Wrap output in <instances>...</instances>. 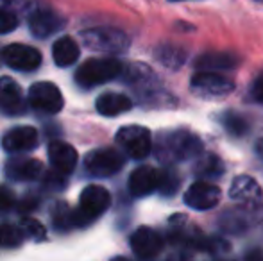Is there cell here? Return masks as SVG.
Listing matches in <instances>:
<instances>
[{
    "mask_svg": "<svg viewBox=\"0 0 263 261\" xmlns=\"http://www.w3.org/2000/svg\"><path fill=\"white\" fill-rule=\"evenodd\" d=\"M22 240H24L22 229L13 227V226L0 227V245H2V247H16V245L22 244Z\"/></svg>",
    "mask_w": 263,
    "mask_h": 261,
    "instance_id": "obj_27",
    "label": "cell"
},
{
    "mask_svg": "<svg viewBox=\"0 0 263 261\" xmlns=\"http://www.w3.org/2000/svg\"><path fill=\"white\" fill-rule=\"evenodd\" d=\"M63 27H65V18L47 7L34 9L29 16V29L36 38H49Z\"/></svg>",
    "mask_w": 263,
    "mask_h": 261,
    "instance_id": "obj_12",
    "label": "cell"
},
{
    "mask_svg": "<svg viewBox=\"0 0 263 261\" xmlns=\"http://www.w3.org/2000/svg\"><path fill=\"white\" fill-rule=\"evenodd\" d=\"M111 204V195L104 186L90 185L83 190L79 197V208L70 211L72 227H84L93 222L97 216L107 211Z\"/></svg>",
    "mask_w": 263,
    "mask_h": 261,
    "instance_id": "obj_2",
    "label": "cell"
},
{
    "mask_svg": "<svg viewBox=\"0 0 263 261\" xmlns=\"http://www.w3.org/2000/svg\"><path fill=\"white\" fill-rule=\"evenodd\" d=\"M258 2H263V0H258Z\"/></svg>",
    "mask_w": 263,
    "mask_h": 261,
    "instance_id": "obj_38",
    "label": "cell"
},
{
    "mask_svg": "<svg viewBox=\"0 0 263 261\" xmlns=\"http://www.w3.org/2000/svg\"><path fill=\"white\" fill-rule=\"evenodd\" d=\"M190 88L202 98H224L233 93L235 83L220 72H202L199 70L190 81Z\"/></svg>",
    "mask_w": 263,
    "mask_h": 261,
    "instance_id": "obj_5",
    "label": "cell"
},
{
    "mask_svg": "<svg viewBox=\"0 0 263 261\" xmlns=\"http://www.w3.org/2000/svg\"><path fill=\"white\" fill-rule=\"evenodd\" d=\"M229 197L236 202H243V204H256L261 200L263 192L256 179L249 177V175H238L233 179L231 186H229Z\"/></svg>",
    "mask_w": 263,
    "mask_h": 261,
    "instance_id": "obj_17",
    "label": "cell"
},
{
    "mask_svg": "<svg viewBox=\"0 0 263 261\" xmlns=\"http://www.w3.org/2000/svg\"><path fill=\"white\" fill-rule=\"evenodd\" d=\"M111 261H131V259H127V258H122V256H118V258H113Z\"/></svg>",
    "mask_w": 263,
    "mask_h": 261,
    "instance_id": "obj_36",
    "label": "cell"
},
{
    "mask_svg": "<svg viewBox=\"0 0 263 261\" xmlns=\"http://www.w3.org/2000/svg\"><path fill=\"white\" fill-rule=\"evenodd\" d=\"M54 226L55 229H68V227H72V224H70V211L66 209L65 204H58V208H55Z\"/></svg>",
    "mask_w": 263,
    "mask_h": 261,
    "instance_id": "obj_30",
    "label": "cell"
},
{
    "mask_svg": "<svg viewBox=\"0 0 263 261\" xmlns=\"http://www.w3.org/2000/svg\"><path fill=\"white\" fill-rule=\"evenodd\" d=\"M81 39L90 50L104 54H122L129 49L131 39L124 31L115 27H93L81 32Z\"/></svg>",
    "mask_w": 263,
    "mask_h": 261,
    "instance_id": "obj_4",
    "label": "cell"
},
{
    "mask_svg": "<svg viewBox=\"0 0 263 261\" xmlns=\"http://www.w3.org/2000/svg\"><path fill=\"white\" fill-rule=\"evenodd\" d=\"M2 57L9 68L18 72H32L42 65V52L34 47L22 45V43L7 45L2 52Z\"/></svg>",
    "mask_w": 263,
    "mask_h": 261,
    "instance_id": "obj_10",
    "label": "cell"
},
{
    "mask_svg": "<svg viewBox=\"0 0 263 261\" xmlns=\"http://www.w3.org/2000/svg\"><path fill=\"white\" fill-rule=\"evenodd\" d=\"M222 198V192L218 186L211 185L208 181H197L184 192V204L195 211H208L218 206Z\"/></svg>",
    "mask_w": 263,
    "mask_h": 261,
    "instance_id": "obj_9",
    "label": "cell"
},
{
    "mask_svg": "<svg viewBox=\"0 0 263 261\" xmlns=\"http://www.w3.org/2000/svg\"><path fill=\"white\" fill-rule=\"evenodd\" d=\"M43 174L40 159H11L6 165V175L13 181H34Z\"/></svg>",
    "mask_w": 263,
    "mask_h": 261,
    "instance_id": "obj_18",
    "label": "cell"
},
{
    "mask_svg": "<svg viewBox=\"0 0 263 261\" xmlns=\"http://www.w3.org/2000/svg\"><path fill=\"white\" fill-rule=\"evenodd\" d=\"M159 185V170L149 165L138 167L129 175V192L135 197H147L158 190Z\"/></svg>",
    "mask_w": 263,
    "mask_h": 261,
    "instance_id": "obj_15",
    "label": "cell"
},
{
    "mask_svg": "<svg viewBox=\"0 0 263 261\" xmlns=\"http://www.w3.org/2000/svg\"><path fill=\"white\" fill-rule=\"evenodd\" d=\"M124 72V66L115 57H95L83 63L76 72V83L81 88H95L109 83Z\"/></svg>",
    "mask_w": 263,
    "mask_h": 261,
    "instance_id": "obj_3",
    "label": "cell"
},
{
    "mask_svg": "<svg viewBox=\"0 0 263 261\" xmlns=\"http://www.w3.org/2000/svg\"><path fill=\"white\" fill-rule=\"evenodd\" d=\"M20 20H18L16 13L9 7H0V34H9L18 27Z\"/></svg>",
    "mask_w": 263,
    "mask_h": 261,
    "instance_id": "obj_28",
    "label": "cell"
},
{
    "mask_svg": "<svg viewBox=\"0 0 263 261\" xmlns=\"http://www.w3.org/2000/svg\"><path fill=\"white\" fill-rule=\"evenodd\" d=\"M195 165H194V174L197 177H201L202 181L204 179H215V177H220L224 174V163L222 159L217 156V154H211V152H206V154H199L195 157Z\"/></svg>",
    "mask_w": 263,
    "mask_h": 261,
    "instance_id": "obj_22",
    "label": "cell"
},
{
    "mask_svg": "<svg viewBox=\"0 0 263 261\" xmlns=\"http://www.w3.org/2000/svg\"><path fill=\"white\" fill-rule=\"evenodd\" d=\"M246 261H263V252L260 249H254V251L247 252Z\"/></svg>",
    "mask_w": 263,
    "mask_h": 261,
    "instance_id": "obj_34",
    "label": "cell"
},
{
    "mask_svg": "<svg viewBox=\"0 0 263 261\" xmlns=\"http://www.w3.org/2000/svg\"><path fill=\"white\" fill-rule=\"evenodd\" d=\"M131 249L140 259H153L161 252L163 238L153 227H138L131 234Z\"/></svg>",
    "mask_w": 263,
    "mask_h": 261,
    "instance_id": "obj_11",
    "label": "cell"
},
{
    "mask_svg": "<svg viewBox=\"0 0 263 261\" xmlns=\"http://www.w3.org/2000/svg\"><path fill=\"white\" fill-rule=\"evenodd\" d=\"M117 143L131 159H145L153 150L151 131L142 126H125L117 132Z\"/></svg>",
    "mask_w": 263,
    "mask_h": 261,
    "instance_id": "obj_6",
    "label": "cell"
},
{
    "mask_svg": "<svg viewBox=\"0 0 263 261\" xmlns=\"http://www.w3.org/2000/svg\"><path fill=\"white\" fill-rule=\"evenodd\" d=\"M47 152H49V161L52 163L55 172L68 175L76 170L79 156H77V150L70 143L61 142V139H54V142L49 143Z\"/></svg>",
    "mask_w": 263,
    "mask_h": 261,
    "instance_id": "obj_13",
    "label": "cell"
},
{
    "mask_svg": "<svg viewBox=\"0 0 263 261\" xmlns=\"http://www.w3.org/2000/svg\"><path fill=\"white\" fill-rule=\"evenodd\" d=\"M25 101L22 88L11 77H0V111L4 115L16 116L25 113Z\"/></svg>",
    "mask_w": 263,
    "mask_h": 261,
    "instance_id": "obj_14",
    "label": "cell"
},
{
    "mask_svg": "<svg viewBox=\"0 0 263 261\" xmlns=\"http://www.w3.org/2000/svg\"><path fill=\"white\" fill-rule=\"evenodd\" d=\"M18 206H20V211H31V209H36V206H38V198L25 197Z\"/></svg>",
    "mask_w": 263,
    "mask_h": 261,
    "instance_id": "obj_33",
    "label": "cell"
},
{
    "mask_svg": "<svg viewBox=\"0 0 263 261\" xmlns=\"http://www.w3.org/2000/svg\"><path fill=\"white\" fill-rule=\"evenodd\" d=\"M2 145L7 152H25L38 145V131L31 126H20L7 131L2 138Z\"/></svg>",
    "mask_w": 263,
    "mask_h": 261,
    "instance_id": "obj_16",
    "label": "cell"
},
{
    "mask_svg": "<svg viewBox=\"0 0 263 261\" xmlns=\"http://www.w3.org/2000/svg\"><path fill=\"white\" fill-rule=\"evenodd\" d=\"M251 97H253L256 102L263 104V72L254 79L253 86H251Z\"/></svg>",
    "mask_w": 263,
    "mask_h": 261,
    "instance_id": "obj_32",
    "label": "cell"
},
{
    "mask_svg": "<svg viewBox=\"0 0 263 261\" xmlns=\"http://www.w3.org/2000/svg\"><path fill=\"white\" fill-rule=\"evenodd\" d=\"M238 66V57L231 52H204L197 57L195 68L202 72H222Z\"/></svg>",
    "mask_w": 263,
    "mask_h": 261,
    "instance_id": "obj_19",
    "label": "cell"
},
{
    "mask_svg": "<svg viewBox=\"0 0 263 261\" xmlns=\"http://www.w3.org/2000/svg\"><path fill=\"white\" fill-rule=\"evenodd\" d=\"M84 167L93 177H111L124 167V156L115 149H95L84 159Z\"/></svg>",
    "mask_w": 263,
    "mask_h": 261,
    "instance_id": "obj_8",
    "label": "cell"
},
{
    "mask_svg": "<svg viewBox=\"0 0 263 261\" xmlns=\"http://www.w3.org/2000/svg\"><path fill=\"white\" fill-rule=\"evenodd\" d=\"M156 59L166 68L177 70L179 66L184 65L186 61V50L181 49L177 45H170V43H165V45H159L156 50Z\"/></svg>",
    "mask_w": 263,
    "mask_h": 261,
    "instance_id": "obj_23",
    "label": "cell"
},
{
    "mask_svg": "<svg viewBox=\"0 0 263 261\" xmlns=\"http://www.w3.org/2000/svg\"><path fill=\"white\" fill-rule=\"evenodd\" d=\"M168 2H186V0H168Z\"/></svg>",
    "mask_w": 263,
    "mask_h": 261,
    "instance_id": "obj_37",
    "label": "cell"
},
{
    "mask_svg": "<svg viewBox=\"0 0 263 261\" xmlns=\"http://www.w3.org/2000/svg\"><path fill=\"white\" fill-rule=\"evenodd\" d=\"M79 54H81L79 45H77V42H73L70 36L59 38L52 47L54 63L58 66H61V68L72 66L77 59H79Z\"/></svg>",
    "mask_w": 263,
    "mask_h": 261,
    "instance_id": "obj_21",
    "label": "cell"
},
{
    "mask_svg": "<svg viewBox=\"0 0 263 261\" xmlns=\"http://www.w3.org/2000/svg\"><path fill=\"white\" fill-rule=\"evenodd\" d=\"M179 188V177L174 170L166 168V170H159V185L158 190L165 195H174Z\"/></svg>",
    "mask_w": 263,
    "mask_h": 261,
    "instance_id": "obj_25",
    "label": "cell"
},
{
    "mask_svg": "<svg viewBox=\"0 0 263 261\" xmlns=\"http://www.w3.org/2000/svg\"><path fill=\"white\" fill-rule=\"evenodd\" d=\"M97 106V111L104 116H118L122 113H127L133 108V102L127 95L124 93H113V91H107L102 93L101 97L95 102Z\"/></svg>",
    "mask_w": 263,
    "mask_h": 261,
    "instance_id": "obj_20",
    "label": "cell"
},
{
    "mask_svg": "<svg viewBox=\"0 0 263 261\" xmlns=\"http://www.w3.org/2000/svg\"><path fill=\"white\" fill-rule=\"evenodd\" d=\"M202 152V142L190 131L163 132L156 142V157L161 163H183Z\"/></svg>",
    "mask_w": 263,
    "mask_h": 261,
    "instance_id": "obj_1",
    "label": "cell"
},
{
    "mask_svg": "<svg viewBox=\"0 0 263 261\" xmlns=\"http://www.w3.org/2000/svg\"><path fill=\"white\" fill-rule=\"evenodd\" d=\"M256 154H258V157L263 161V139H260V142L256 143Z\"/></svg>",
    "mask_w": 263,
    "mask_h": 261,
    "instance_id": "obj_35",
    "label": "cell"
},
{
    "mask_svg": "<svg viewBox=\"0 0 263 261\" xmlns=\"http://www.w3.org/2000/svg\"><path fill=\"white\" fill-rule=\"evenodd\" d=\"M14 202L16 200H14L13 192L9 188H6V186H0V213L9 211L14 206Z\"/></svg>",
    "mask_w": 263,
    "mask_h": 261,
    "instance_id": "obj_31",
    "label": "cell"
},
{
    "mask_svg": "<svg viewBox=\"0 0 263 261\" xmlns=\"http://www.w3.org/2000/svg\"><path fill=\"white\" fill-rule=\"evenodd\" d=\"M29 104L32 109L43 113V115H55L63 109L65 106V98H63L59 88L54 83H36L29 90Z\"/></svg>",
    "mask_w": 263,
    "mask_h": 261,
    "instance_id": "obj_7",
    "label": "cell"
},
{
    "mask_svg": "<svg viewBox=\"0 0 263 261\" xmlns=\"http://www.w3.org/2000/svg\"><path fill=\"white\" fill-rule=\"evenodd\" d=\"M220 227L226 231V233L240 234L249 227V224H247V218L243 216V213L229 211V213H226V215H222Z\"/></svg>",
    "mask_w": 263,
    "mask_h": 261,
    "instance_id": "obj_24",
    "label": "cell"
},
{
    "mask_svg": "<svg viewBox=\"0 0 263 261\" xmlns=\"http://www.w3.org/2000/svg\"><path fill=\"white\" fill-rule=\"evenodd\" d=\"M22 234L24 236H29L36 242H42L45 238V227L34 218H25L22 222Z\"/></svg>",
    "mask_w": 263,
    "mask_h": 261,
    "instance_id": "obj_29",
    "label": "cell"
},
{
    "mask_svg": "<svg viewBox=\"0 0 263 261\" xmlns=\"http://www.w3.org/2000/svg\"><path fill=\"white\" fill-rule=\"evenodd\" d=\"M222 124H224L226 129L235 136H243L247 132V129H249L246 120L240 115H236V113H226V115L222 116Z\"/></svg>",
    "mask_w": 263,
    "mask_h": 261,
    "instance_id": "obj_26",
    "label": "cell"
}]
</instances>
